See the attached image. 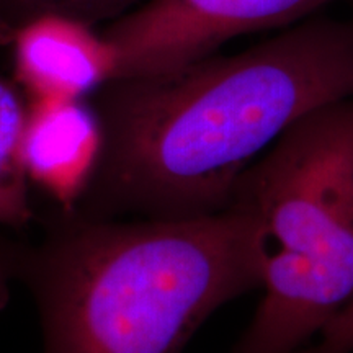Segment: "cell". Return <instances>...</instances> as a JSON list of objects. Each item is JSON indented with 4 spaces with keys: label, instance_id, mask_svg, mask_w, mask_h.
Segmentation results:
<instances>
[{
    "label": "cell",
    "instance_id": "cell-2",
    "mask_svg": "<svg viewBox=\"0 0 353 353\" xmlns=\"http://www.w3.org/2000/svg\"><path fill=\"white\" fill-rule=\"evenodd\" d=\"M20 265L43 353H183L219 307L260 290L249 221L234 206L176 219L57 210Z\"/></svg>",
    "mask_w": 353,
    "mask_h": 353
},
{
    "label": "cell",
    "instance_id": "cell-4",
    "mask_svg": "<svg viewBox=\"0 0 353 353\" xmlns=\"http://www.w3.org/2000/svg\"><path fill=\"white\" fill-rule=\"evenodd\" d=\"M335 0H144L101 26L118 57L117 79L182 68L232 38L286 28Z\"/></svg>",
    "mask_w": 353,
    "mask_h": 353
},
{
    "label": "cell",
    "instance_id": "cell-3",
    "mask_svg": "<svg viewBox=\"0 0 353 353\" xmlns=\"http://www.w3.org/2000/svg\"><path fill=\"white\" fill-rule=\"evenodd\" d=\"M263 296L232 353H298L353 298V97L307 113L244 172Z\"/></svg>",
    "mask_w": 353,
    "mask_h": 353
},
{
    "label": "cell",
    "instance_id": "cell-6",
    "mask_svg": "<svg viewBox=\"0 0 353 353\" xmlns=\"http://www.w3.org/2000/svg\"><path fill=\"white\" fill-rule=\"evenodd\" d=\"M103 145V125L92 101L33 100L26 105L21 165L30 185L51 198L59 211H74L85 196Z\"/></svg>",
    "mask_w": 353,
    "mask_h": 353
},
{
    "label": "cell",
    "instance_id": "cell-7",
    "mask_svg": "<svg viewBox=\"0 0 353 353\" xmlns=\"http://www.w3.org/2000/svg\"><path fill=\"white\" fill-rule=\"evenodd\" d=\"M25 95L0 77V226L23 228L34 219L30 182L20 161Z\"/></svg>",
    "mask_w": 353,
    "mask_h": 353
},
{
    "label": "cell",
    "instance_id": "cell-5",
    "mask_svg": "<svg viewBox=\"0 0 353 353\" xmlns=\"http://www.w3.org/2000/svg\"><path fill=\"white\" fill-rule=\"evenodd\" d=\"M13 74L26 100H87L118 76V57L101 30L41 17L8 38Z\"/></svg>",
    "mask_w": 353,
    "mask_h": 353
},
{
    "label": "cell",
    "instance_id": "cell-1",
    "mask_svg": "<svg viewBox=\"0 0 353 353\" xmlns=\"http://www.w3.org/2000/svg\"><path fill=\"white\" fill-rule=\"evenodd\" d=\"M352 97L353 19L322 13L236 54L114 79L94 94L103 154L74 211L151 219L219 213L285 131Z\"/></svg>",
    "mask_w": 353,
    "mask_h": 353
},
{
    "label": "cell",
    "instance_id": "cell-9",
    "mask_svg": "<svg viewBox=\"0 0 353 353\" xmlns=\"http://www.w3.org/2000/svg\"><path fill=\"white\" fill-rule=\"evenodd\" d=\"M298 353H353V298L314 341Z\"/></svg>",
    "mask_w": 353,
    "mask_h": 353
},
{
    "label": "cell",
    "instance_id": "cell-8",
    "mask_svg": "<svg viewBox=\"0 0 353 353\" xmlns=\"http://www.w3.org/2000/svg\"><path fill=\"white\" fill-rule=\"evenodd\" d=\"M144 0H0V41L21 25L41 17H68L95 26L121 19Z\"/></svg>",
    "mask_w": 353,
    "mask_h": 353
}]
</instances>
